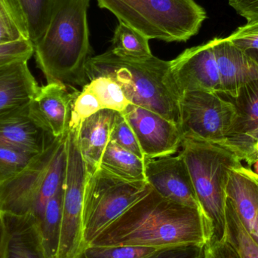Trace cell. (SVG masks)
<instances>
[{"label":"cell","mask_w":258,"mask_h":258,"mask_svg":"<svg viewBox=\"0 0 258 258\" xmlns=\"http://www.w3.org/2000/svg\"><path fill=\"white\" fill-rule=\"evenodd\" d=\"M211 238L210 227L201 211L166 200L152 189L89 245L161 248L209 244Z\"/></svg>","instance_id":"1"},{"label":"cell","mask_w":258,"mask_h":258,"mask_svg":"<svg viewBox=\"0 0 258 258\" xmlns=\"http://www.w3.org/2000/svg\"><path fill=\"white\" fill-rule=\"evenodd\" d=\"M90 0H55L48 27L34 45L38 68L48 83L88 84L86 68L92 57L88 9Z\"/></svg>","instance_id":"2"},{"label":"cell","mask_w":258,"mask_h":258,"mask_svg":"<svg viewBox=\"0 0 258 258\" xmlns=\"http://www.w3.org/2000/svg\"><path fill=\"white\" fill-rule=\"evenodd\" d=\"M88 80L107 77L123 89L129 102L148 109L179 125L180 94L171 71V60L153 56L150 58H128L112 50L89 59Z\"/></svg>","instance_id":"3"},{"label":"cell","mask_w":258,"mask_h":258,"mask_svg":"<svg viewBox=\"0 0 258 258\" xmlns=\"http://www.w3.org/2000/svg\"><path fill=\"white\" fill-rule=\"evenodd\" d=\"M181 155L187 166L200 209L210 227L209 244L227 240V186L233 168L242 166L224 146L183 138Z\"/></svg>","instance_id":"4"},{"label":"cell","mask_w":258,"mask_h":258,"mask_svg":"<svg viewBox=\"0 0 258 258\" xmlns=\"http://www.w3.org/2000/svg\"><path fill=\"white\" fill-rule=\"evenodd\" d=\"M148 39L186 42L200 31L206 12L195 0H96Z\"/></svg>","instance_id":"5"},{"label":"cell","mask_w":258,"mask_h":258,"mask_svg":"<svg viewBox=\"0 0 258 258\" xmlns=\"http://www.w3.org/2000/svg\"><path fill=\"white\" fill-rule=\"evenodd\" d=\"M68 133L35 156L20 174L0 185V209L4 213L32 215L39 222L47 203L64 181Z\"/></svg>","instance_id":"6"},{"label":"cell","mask_w":258,"mask_h":258,"mask_svg":"<svg viewBox=\"0 0 258 258\" xmlns=\"http://www.w3.org/2000/svg\"><path fill=\"white\" fill-rule=\"evenodd\" d=\"M151 190L147 180H123L101 168L89 174L83 203L84 246Z\"/></svg>","instance_id":"7"},{"label":"cell","mask_w":258,"mask_h":258,"mask_svg":"<svg viewBox=\"0 0 258 258\" xmlns=\"http://www.w3.org/2000/svg\"><path fill=\"white\" fill-rule=\"evenodd\" d=\"M88 172L77 141V128L67 138V164L63 182L60 237L56 258H77L84 247L83 214Z\"/></svg>","instance_id":"8"},{"label":"cell","mask_w":258,"mask_h":258,"mask_svg":"<svg viewBox=\"0 0 258 258\" xmlns=\"http://www.w3.org/2000/svg\"><path fill=\"white\" fill-rule=\"evenodd\" d=\"M179 112L183 138L219 145L225 141L236 116L234 104L230 99L206 91L182 93Z\"/></svg>","instance_id":"9"},{"label":"cell","mask_w":258,"mask_h":258,"mask_svg":"<svg viewBox=\"0 0 258 258\" xmlns=\"http://www.w3.org/2000/svg\"><path fill=\"white\" fill-rule=\"evenodd\" d=\"M122 113L133 129L145 158L171 156L181 147L183 136L177 124L132 104Z\"/></svg>","instance_id":"10"},{"label":"cell","mask_w":258,"mask_h":258,"mask_svg":"<svg viewBox=\"0 0 258 258\" xmlns=\"http://www.w3.org/2000/svg\"><path fill=\"white\" fill-rule=\"evenodd\" d=\"M30 102L0 114V145L37 155L49 148L57 138Z\"/></svg>","instance_id":"11"},{"label":"cell","mask_w":258,"mask_h":258,"mask_svg":"<svg viewBox=\"0 0 258 258\" xmlns=\"http://www.w3.org/2000/svg\"><path fill=\"white\" fill-rule=\"evenodd\" d=\"M144 165L146 180L161 197L201 211L190 174L181 155L145 158Z\"/></svg>","instance_id":"12"},{"label":"cell","mask_w":258,"mask_h":258,"mask_svg":"<svg viewBox=\"0 0 258 258\" xmlns=\"http://www.w3.org/2000/svg\"><path fill=\"white\" fill-rule=\"evenodd\" d=\"M171 71L180 94L192 91L221 94L219 70L211 40L187 48L171 60Z\"/></svg>","instance_id":"13"},{"label":"cell","mask_w":258,"mask_h":258,"mask_svg":"<svg viewBox=\"0 0 258 258\" xmlns=\"http://www.w3.org/2000/svg\"><path fill=\"white\" fill-rule=\"evenodd\" d=\"M221 79V95L233 98L249 82L258 80V63L227 38L212 39Z\"/></svg>","instance_id":"14"},{"label":"cell","mask_w":258,"mask_h":258,"mask_svg":"<svg viewBox=\"0 0 258 258\" xmlns=\"http://www.w3.org/2000/svg\"><path fill=\"white\" fill-rule=\"evenodd\" d=\"M70 86L57 82L39 87L31 106L38 116L58 138L69 131L71 109L78 91H69Z\"/></svg>","instance_id":"15"},{"label":"cell","mask_w":258,"mask_h":258,"mask_svg":"<svg viewBox=\"0 0 258 258\" xmlns=\"http://www.w3.org/2000/svg\"><path fill=\"white\" fill-rule=\"evenodd\" d=\"M226 192L242 224L258 243V174L243 165L233 168Z\"/></svg>","instance_id":"16"},{"label":"cell","mask_w":258,"mask_h":258,"mask_svg":"<svg viewBox=\"0 0 258 258\" xmlns=\"http://www.w3.org/2000/svg\"><path fill=\"white\" fill-rule=\"evenodd\" d=\"M116 111L99 110L85 119L77 128V141L89 174L99 168L100 162L110 141L112 125Z\"/></svg>","instance_id":"17"},{"label":"cell","mask_w":258,"mask_h":258,"mask_svg":"<svg viewBox=\"0 0 258 258\" xmlns=\"http://www.w3.org/2000/svg\"><path fill=\"white\" fill-rule=\"evenodd\" d=\"M5 217L7 242L4 258H48L34 216L5 213Z\"/></svg>","instance_id":"18"},{"label":"cell","mask_w":258,"mask_h":258,"mask_svg":"<svg viewBox=\"0 0 258 258\" xmlns=\"http://www.w3.org/2000/svg\"><path fill=\"white\" fill-rule=\"evenodd\" d=\"M39 87L26 60L0 67V114L30 103Z\"/></svg>","instance_id":"19"},{"label":"cell","mask_w":258,"mask_h":258,"mask_svg":"<svg viewBox=\"0 0 258 258\" xmlns=\"http://www.w3.org/2000/svg\"><path fill=\"white\" fill-rule=\"evenodd\" d=\"M230 101L234 104L236 116L226 139L243 136L258 129V80L240 88Z\"/></svg>","instance_id":"20"},{"label":"cell","mask_w":258,"mask_h":258,"mask_svg":"<svg viewBox=\"0 0 258 258\" xmlns=\"http://www.w3.org/2000/svg\"><path fill=\"white\" fill-rule=\"evenodd\" d=\"M99 168L123 180H146L144 160L113 141L107 144Z\"/></svg>","instance_id":"21"},{"label":"cell","mask_w":258,"mask_h":258,"mask_svg":"<svg viewBox=\"0 0 258 258\" xmlns=\"http://www.w3.org/2000/svg\"><path fill=\"white\" fill-rule=\"evenodd\" d=\"M30 41L28 22L18 0H0V45Z\"/></svg>","instance_id":"22"},{"label":"cell","mask_w":258,"mask_h":258,"mask_svg":"<svg viewBox=\"0 0 258 258\" xmlns=\"http://www.w3.org/2000/svg\"><path fill=\"white\" fill-rule=\"evenodd\" d=\"M63 195V184L47 203L43 215L38 222L48 258H56L57 256L61 224Z\"/></svg>","instance_id":"23"},{"label":"cell","mask_w":258,"mask_h":258,"mask_svg":"<svg viewBox=\"0 0 258 258\" xmlns=\"http://www.w3.org/2000/svg\"><path fill=\"white\" fill-rule=\"evenodd\" d=\"M149 40L135 29L119 21L112 40L111 50L115 54L128 58H150L153 55L150 51Z\"/></svg>","instance_id":"24"},{"label":"cell","mask_w":258,"mask_h":258,"mask_svg":"<svg viewBox=\"0 0 258 258\" xmlns=\"http://www.w3.org/2000/svg\"><path fill=\"white\" fill-rule=\"evenodd\" d=\"M226 218L227 239L241 258H258V243L251 236L239 218L236 209L227 199Z\"/></svg>","instance_id":"25"},{"label":"cell","mask_w":258,"mask_h":258,"mask_svg":"<svg viewBox=\"0 0 258 258\" xmlns=\"http://www.w3.org/2000/svg\"><path fill=\"white\" fill-rule=\"evenodd\" d=\"M28 22L33 46L43 36L51 19L55 0H18Z\"/></svg>","instance_id":"26"},{"label":"cell","mask_w":258,"mask_h":258,"mask_svg":"<svg viewBox=\"0 0 258 258\" xmlns=\"http://www.w3.org/2000/svg\"><path fill=\"white\" fill-rule=\"evenodd\" d=\"M87 86L96 95L103 109L122 113L131 104L119 83L110 77L92 79Z\"/></svg>","instance_id":"27"},{"label":"cell","mask_w":258,"mask_h":258,"mask_svg":"<svg viewBox=\"0 0 258 258\" xmlns=\"http://www.w3.org/2000/svg\"><path fill=\"white\" fill-rule=\"evenodd\" d=\"M37 155L0 145V185L20 174Z\"/></svg>","instance_id":"28"},{"label":"cell","mask_w":258,"mask_h":258,"mask_svg":"<svg viewBox=\"0 0 258 258\" xmlns=\"http://www.w3.org/2000/svg\"><path fill=\"white\" fill-rule=\"evenodd\" d=\"M156 249L158 248L128 245H88L83 247L77 258H143Z\"/></svg>","instance_id":"29"},{"label":"cell","mask_w":258,"mask_h":258,"mask_svg":"<svg viewBox=\"0 0 258 258\" xmlns=\"http://www.w3.org/2000/svg\"><path fill=\"white\" fill-rule=\"evenodd\" d=\"M101 110H103L101 103L96 95L86 85L83 91L78 92L74 98L71 109L69 129L79 128L85 119Z\"/></svg>","instance_id":"30"},{"label":"cell","mask_w":258,"mask_h":258,"mask_svg":"<svg viewBox=\"0 0 258 258\" xmlns=\"http://www.w3.org/2000/svg\"><path fill=\"white\" fill-rule=\"evenodd\" d=\"M110 141L136 155L140 159H145L133 129L121 112L115 113L110 133Z\"/></svg>","instance_id":"31"},{"label":"cell","mask_w":258,"mask_h":258,"mask_svg":"<svg viewBox=\"0 0 258 258\" xmlns=\"http://www.w3.org/2000/svg\"><path fill=\"white\" fill-rule=\"evenodd\" d=\"M226 38L258 63V22H247Z\"/></svg>","instance_id":"32"},{"label":"cell","mask_w":258,"mask_h":258,"mask_svg":"<svg viewBox=\"0 0 258 258\" xmlns=\"http://www.w3.org/2000/svg\"><path fill=\"white\" fill-rule=\"evenodd\" d=\"M249 166L258 161V129L237 138H228L221 144Z\"/></svg>","instance_id":"33"},{"label":"cell","mask_w":258,"mask_h":258,"mask_svg":"<svg viewBox=\"0 0 258 258\" xmlns=\"http://www.w3.org/2000/svg\"><path fill=\"white\" fill-rule=\"evenodd\" d=\"M209 244L189 243L158 248L143 258H206Z\"/></svg>","instance_id":"34"},{"label":"cell","mask_w":258,"mask_h":258,"mask_svg":"<svg viewBox=\"0 0 258 258\" xmlns=\"http://www.w3.org/2000/svg\"><path fill=\"white\" fill-rule=\"evenodd\" d=\"M34 54V46L30 41H19L0 45V67L26 60Z\"/></svg>","instance_id":"35"},{"label":"cell","mask_w":258,"mask_h":258,"mask_svg":"<svg viewBox=\"0 0 258 258\" xmlns=\"http://www.w3.org/2000/svg\"><path fill=\"white\" fill-rule=\"evenodd\" d=\"M229 4L247 22H258V0H229Z\"/></svg>","instance_id":"36"},{"label":"cell","mask_w":258,"mask_h":258,"mask_svg":"<svg viewBox=\"0 0 258 258\" xmlns=\"http://www.w3.org/2000/svg\"><path fill=\"white\" fill-rule=\"evenodd\" d=\"M206 258H241L228 239L218 243L209 244Z\"/></svg>","instance_id":"37"},{"label":"cell","mask_w":258,"mask_h":258,"mask_svg":"<svg viewBox=\"0 0 258 258\" xmlns=\"http://www.w3.org/2000/svg\"><path fill=\"white\" fill-rule=\"evenodd\" d=\"M7 242V226L5 213L0 209V258L5 257Z\"/></svg>","instance_id":"38"},{"label":"cell","mask_w":258,"mask_h":258,"mask_svg":"<svg viewBox=\"0 0 258 258\" xmlns=\"http://www.w3.org/2000/svg\"><path fill=\"white\" fill-rule=\"evenodd\" d=\"M254 169H255V173L258 174V161L254 164Z\"/></svg>","instance_id":"39"}]
</instances>
